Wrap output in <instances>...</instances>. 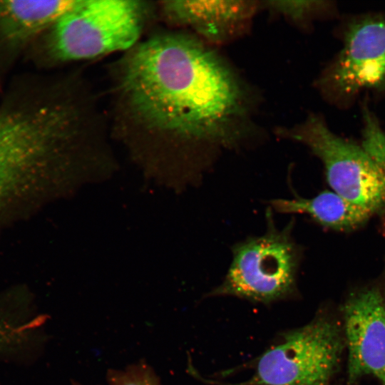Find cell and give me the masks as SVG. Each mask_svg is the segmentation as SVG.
<instances>
[{
	"mask_svg": "<svg viewBox=\"0 0 385 385\" xmlns=\"http://www.w3.org/2000/svg\"><path fill=\"white\" fill-rule=\"evenodd\" d=\"M66 86L0 111V215L26 200L67 145L93 131L90 103Z\"/></svg>",
	"mask_w": 385,
	"mask_h": 385,
	"instance_id": "obj_2",
	"label": "cell"
},
{
	"mask_svg": "<svg viewBox=\"0 0 385 385\" xmlns=\"http://www.w3.org/2000/svg\"><path fill=\"white\" fill-rule=\"evenodd\" d=\"M160 6L168 23L190 29L211 46L242 36L262 10L260 1L168 0Z\"/></svg>",
	"mask_w": 385,
	"mask_h": 385,
	"instance_id": "obj_9",
	"label": "cell"
},
{
	"mask_svg": "<svg viewBox=\"0 0 385 385\" xmlns=\"http://www.w3.org/2000/svg\"><path fill=\"white\" fill-rule=\"evenodd\" d=\"M266 222L263 234L232 247L227 273L208 296H231L268 304L294 294L302 260L301 247L292 234L294 220L279 228L270 207Z\"/></svg>",
	"mask_w": 385,
	"mask_h": 385,
	"instance_id": "obj_3",
	"label": "cell"
},
{
	"mask_svg": "<svg viewBox=\"0 0 385 385\" xmlns=\"http://www.w3.org/2000/svg\"><path fill=\"white\" fill-rule=\"evenodd\" d=\"M108 385H161L152 367L144 361L123 369H110L106 375Z\"/></svg>",
	"mask_w": 385,
	"mask_h": 385,
	"instance_id": "obj_13",
	"label": "cell"
},
{
	"mask_svg": "<svg viewBox=\"0 0 385 385\" xmlns=\"http://www.w3.org/2000/svg\"><path fill=\"white\" fill-rule=\"evenodd\" d=\"M339 51L316 81L329 103L351 106L361 96L385 94V14L351 17L342 31Z\"/></svg>",
	"mask_w": 385,
	"mask_h": 385,
	"instance_id": "obj_6",
	"label": "cell"
},
{
	"mask_svg": "<svg viewBox=\"0 0 385 385\" xmlns=\"http://www.w3.org/2000/svg\"><path fill=\"white\" fill-rule=\"evenodd\" d=\"M361 147L381 168L385 169V131L368 109L364 112Z\"/></svg>",
	"mask_w": 385,
	"mask_h": 385,
	"instance_id": "obj_14",
	"label": "cell"
},
{
	"mask_svg": "<svg viewBox=\"0 0 385 385\" xmlns=\"http://www.w3.org/2000/svg\"><path fill=\"white\" fill-rule=\"evenodd\" d=\"M347 383L365 376L385 385V299L376 289L356 292L343 308Z\"/></svg>",
	"mask_w": 385,
	"mask_h": 385,
	"instance_id": "obj_8",
	"label": "cell"
},
{
	"mask_svg": "<svg viewBox=\"0 0 385 385\" xmlns=\"http://www.w3.org/2000/svg\"><path fill=\"white\" fill-rule=\"evenodd\" d=\"M128 51L115 86L130 131L173 148L196 176L249 137L253 98L211 46L195 35L164 32Z\"/></svg>",
	"mask_w": 385,
	"mask_h": 385,
	"instance_id": "obj_1",
	"label": "cell"
},
{
	"mask_svg": "<svg viewBox=\"0 0 385 385\" xmlns=\"http://www.w3.org/2000/svg\"><path fill=\"white\" fill-rule=\"evenodd\" d=\"M262 10L283 17L293 24L306 28L319 18L335 12L333 2L327 1H260Z\"/></svg>",
	"mask_w": 385,
	"mask_h": 385,
	"instance_id": "obj_12",
	"label": "cell"
},
{
	"mask_svg": "<svg viewBox=\"0 0 385 385\" xmlns=\"http://www.w3.org/2000/svg\"><path fill=\"white\" fill-rule=\"evenodd\" d=\"M344 346L340 327L318 317L285 334L260 356L251 377L237 385H327Z\"/></svg>",
	"mask_w": 385,
	"mask_h": 385,
	"instance_id": "obj_7",
	"label": "cell"
},
{
	"mask_svg": "<svg viewBox=\"0 0 385 385\" xmlns=\"http://www.w3.org/2000/svg\"><path fill=\"white\" fill-rule=\"evenodd\" d=\"M269 204L277 212L306 215L324 227L339 230L356 228L374 214L331 190L322 191L311 198L273 199Z\"/></svg>",
	"mask_w": 385,
	"mask_h": 385,
	"instance_id": "obj_11",
	"label": "cell"
},
{
	"mask_svg": "<svg viewBox=\"0 0 385 385\" xmlns=\"http://www.w3.org/2000/svg\"><path fill=\"white\" fill-rule=\"evenodd\" d=\"M148 6L135 0H76L48 30L47 48L60 62L129 51L143 31Z\"/></svg>",
	"mask_w": 385,
	"mask_h": 385,
	"instance_id": "obj_4",
	"label": "cell"
},
{
	"mask_svg": "<svg viewBox=\"0 0 385 385\" xmlns=\"http://www.w3.org/2000/svg\"><path fill=\"white\" fill-rule=\"evenodd\" d=\"M277 134L305 145L322 161L332 191L374 213L385 205V169L361 145L333 133L321 115L311 114Z\"/></svg>",
	"mask_w": 385,
	"mask_h": 385,
	"instance_id": "obj_5",
	"label": "cell"
},
{
	"mask_svg": "<svg viewBox=\"0 0 385 385\" xmlns=\"http://www.w3.org/2000/svg\"><path fill=\"white\" fill-rule=\"evenodd\" d=\"M76 0L0 1V43L21 45L48 30Z\"/></svg>",
	"mask_w": 385,
	"mask_h": 385,
	"instance_id": "obj_10",
	"label": "cell"
},
{
	"mask_svg": "<svg viewBox=\"0 0 385 385\" xmlns=\"http://www.w3.org/2000/svg\"><path fill=\"white\" fill-rule=\"evenodd\" d=\"M72 385H82L79 384L78 382H72Z\"/></svg>",
	"mask_w": 385,
	"mask_h": 385,
	"instance_id": "obj_15",
	"label": "cell"
}]
</instances>
